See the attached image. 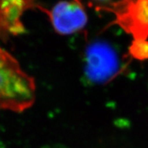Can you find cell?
<instances>
[{
    "label": "cell",
    "mask_w": 148,
    "mask_h": 148,
    "mask_svg": "<svg viewBox=\"0 0 148 148\" xmlns=\"http://www.w3.org/2000/svg\"><path fill=\"white\" fill-rule=\"evenodd\" d=\"M43 14L59 35L69 36L81 31L88 23L82 0H61L50 9L45 8Z\"/></svg>",
    "instance_id": "277c9868"
},
{
    "label": "cell",
    "mask_w": 148,
    "mask_h": 148,
    "mask_svg": "<svg viewBox=\"0 0 148 148\" xmlns=\"http://www.w3.org/2000/svg\"><path fill=\"white\" fill-rule=\"evenodd\" d=\"M114 15L113 23L134 40L148 38V0H117L104 11Z\"/></svg>",
    "instance_id": "3957f363"
},
{
    "label": "cell",
    "mask_w": 148,
    "mask_h": 148,
    "mask_svg": "<svg viewBox=\"0 0 148 148\" xmlns=\"http://www.w3.org/2000/svg\"><path fill=\"white\" fill-rule=\"evenodd\" d=\"M84 73L92 84H106L123 70L118 53L110 44L96 40L87 46L85 52Z\"/></svg>",
    "instance_id": "7a4b0ae2"
},
{
    "label": "cell",
    "mask_w": 148,
    "mask_h": 148,
    "mask_svg": "<svg viewBox=\"0 0 148 148\" xmlns=\"http://www.w3.org/2000/svg\"><path fill=\"white\" fill-rule=\"evenodd\" d=\"M116 1L117 0H90L89 5L95 6V9L99 12H104Z\"/></svg>",
    "instance_id": "52a82bcc"
},
{
    "label": "cell",
    "mask_w": 148,
    "mask_h": 148,
    "mask_svg": "<svg viewBox=\"0 0 148 148\" xmlns=\"http://www.w3.org/2000/svg\"><path fill=\"white\" fill-rule=\"evenodd\" d=\"M129 51V54L136 60H147L148 40H133Z\"/></svg>",
    "instance_id": "8992f818"
},
{
    "label": "cell",
    "mask_w": 148,
    "mask_h": 148,
    "mask_svg": "<svg viewBox=\"0 0 148 148\" xmlns=\"http://www.w3.org/2000/svg\"><path fill=\"white\" fill-rule=\"evenodd\" d=\"M36 82L17 59L0 48V110L21 113L33 106Z\"/></svg>",
    "instance_id": "6da1fadb"
},
{
    "label": "cell",
    "mask_w": 148,
    "mask_h": 148,
    "mask_svg": "<svg viewBox=\"0 0 148 148\" xmlns=\"http://www.w3.org/2000/svg\"><path fill=\"white\" fill-rule=\"evenodd\" d=\"M45 8L39 0H0V40L25 33L22 21L25 12L38 10L44 13Z\"/></svg>",
    "instance_id": "5b68a950"
}]
</instances>
